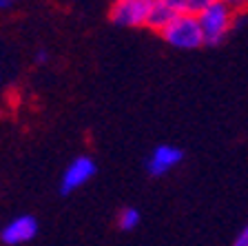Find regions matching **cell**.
I'll return each instance as SVG.
<instances>
[{"label": "cell", "instance_id": "1", "mask_svg": "<svg viewBox=\"0 0 248 246\" xmlns=\"http://www.w3.org/2000/svg\"><path fill=\"white\" fill-rule=\"evenodd\" d=\"M232 20H235L232 5L219 2V0H208L204 5V9L197 14V22H200L204 45H211V47L222 45L232 29Z\"/></svg>", "mask_w": 248, "mask_h": 246}, {"label": "cell", "instance_id": "2", "mask_svg": "<svg viewBox=\"0 0 248 246\" xmlns=\"http://www.w3.org/2000/svg\"><path fill=\"white\" fill-rule=\"evenodd\" d=\"M160 33L170 47L184 49V51H191V49H197V47L204 45L197 16H188V14L177 16L175 20L170 22L166 29H162Z\"/></svg>", "mask_w": 248, "mask_h": 246}, {"label": "cell", "instance_id": "3", "mask_svg": "<svg viewBox=\"0 0 248 246\" xmlns=\"http://www.w3.org/2000/svg\"><path fill=\"white\" fill-rule=\"evenodd\" d=\"M151 0H120L111 7V18L122 27H142L149 22Z\"/></svg>", "mask_w": 248, "mask_h": 246}, {"label": "cell", "instance_id": "4", "mask_svg": "<svg viewBox=\"0 0 248 246\" xmlns=\"http://www.w3.org/2000/svg\"><path fill=\"white\" fill-rule=\"evenodd\" d=\"M93 175H95V162L89 155L76 158L64 169V173H62V182H60L62 193H71V191L80 189L82 184H87Z\"/></svg>", "mask_w": 248, "mask_h": 246}, {"label": "cell", "instance_id": "5", "mask_svg": "<svg viewBox=\"0 0 248 246\" xmlns=\"http://www.w3.org/2000/svg\"><path fill=\"white\" fill-rule=\"evenodd\" d=\"M38 233V220L31 215H18L11 222H7L0 231V240L7 246H18L27 244L29 240H33Z\"/></svg>", "mask_w": 248, "mask_h": 246}, {"label": "cell", "instance_id": "6", "mask_svg": "<svg viewBox=\"0 0 248 246\" xmlns=\"http://www.w3.org/2000/svg\"><path fill=\"white\" fill-rule=\"evenodd\" d=\"M184 153H182L177 147H169V144H162L157 149L151 153L149 158V164H146V169L153 178H160V175H166L170 169H175L177 164L182 162Z\"/></svg>", "mask_w": 248, "mask_h": 246}, {"label": "cell", "instance_id": "7", "mask_svg": "<svg viewBox=\"0 0 248 246\" xmlns=\"http://www.w3.org/2000/svg\"><path fill=\"white\" fill-rule=\"evenodd\" d=\"M177 16H182L180 0H151L149 22H146V25L157 29V31H162L175 20Z\"/></svg>", "mask_w": 248, "mask_h": 246}, {"label": "cell", "instance_id": "8", "mask_svg": "<svg viewBox=\"0 0 248 246\" xmlns=\"http://www.w3.org/2000/svg\"><path fill=\"white\" fill-rule=\"evenodd\" d=\"M138 224H140V213H138V209H133V206H126V209L120 211L118 226L122 229V231H133Z\"/></svg>", "mask_w": 248, "mask_h": 246}, {"label": "cell", "instance_id": "9", "mask_svg": "<svg viewBox=\"0 0 248 246\" xmlns=\"http://www.w3.org/2000/svg\"><path fill=\"white\" fill-rule=\"evenodd\" d=\"M232 246H248V226H244V231L237 235V240H235Z\"/></svg>", "mask_w": 248, "mask_h": 246}, {"label": "cell", "instance_id": "10", "mask_svg": "<svg viewBox=\"0 0 248 246\" xmlns=\"http://www.w3.org/2000/svg\"><path fill=\"white\" fill-rule=\"evenodd\" d=\"M36 60H38V62H45V60H46V51H38Z\"/></svg>", "mask_w": 248, "mask_h": 246}, {"label": "cell", "instance_id": "11", "mask_svg": "<svg viewBox=\"0 0 248 246\" xmlns=\"http://www.w3.org/2000/svg\"><path fill=\"white\" fill-rule=\"evenodd\" d=\"M11 7V2H7V0H0V11L2 9H9Z\"/></svg>", "mask_w": 248, "mask_h": 246}]
</instances>
